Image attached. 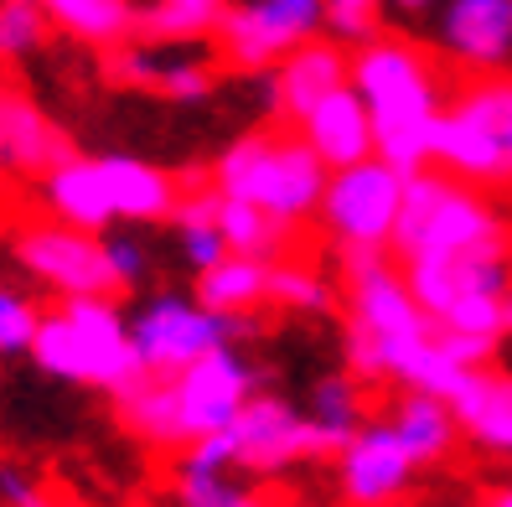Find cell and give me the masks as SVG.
I'll list each match as a JSON object with an SVG mask.
<instances>
[{
  "label": "cell",
  "mask_w": 512,
  "mask_h": 507,
  "mask_svg": "<svg viewBox=\"0 0 512 507\" xmlns=\"http://www.w3.org/2000/svg\"><path fill=\"white\" fill-rule=\"evenodd\" d=\"M352 83L373 109L378 156L388 166H399L404 176L419 171L435 156V119H440L435 73L425 63V52H414L409 42H373L357 52Z\"/></svg>",
  "instance_id": "1"
},
{
  "label": "cell",
  "mask_w": 512,
  "mask_h": 507,
  "mask_svg": "<svg viewBox=\"0 0 512 507\" xmlns=\"http://www.w3.org/2000/svg\"><path fill=\"white\" fill-rule=\"evenodd\" d=\"M182 502H192V507H244L249 497L238 492V487H228L218 471L187 466V471H182Z\"/></svg>",
  "instance_id": "31"
},
{
  "label": "cell",
  "mask_w": 512,
  "mask_h": 507,
  "mask_svg": "<svg viewBox=\"0 0 512 507\" xmlns=\"http://www.w3.org/2000/svg\"><path fill=\"white\" fill-rule=\"evenodd\" d=\"M492 233H502V223L481 192L445 182V176H430V171L404 176V202H399V223H394V244L404 259L471 249Z\"/></svg>",
  "instance_id": "4"
},
{
  "label": "cell",
  "mask_w": 512,
  "mask_h": 507,
  "mask_svg": "<svg viewBox=\"0 0 512 507\" xmlns=\"http://www.w3.org/2000/svg\"><path fill=\"white\" fill-rule=\"evenodd\" d=\"M202 306L218 311V316H244L254 301L269 295V270L264 259L254 254H223L218 264H207L202 270Z\"/></svg>",
  "instance_id": "20"
},
{
  "label": "cell",
  "mask_w": 512,
  "mask_h": 507,
  "mask_svg": "<svg viewBox=\"0 0 512 507\" xmlns=\"http://www.w3.org/2000/svg\"><path fill=\"white\" fill-rule=\"evenodd\" d=\"M414 456L404 451L399 430H363L342 445V492L352 502H388L409 487Z\"/></svg>",
  "instance_id": "13"
},
{
  "label": "cell",
  "mask_w": 512,
  "mask_h": 507,
  "mask_svg": "<svg viewBox=\"0 0 512 507\" xmlns=\"http://www.w3.org/2000/svg\"><path fill=\"white\" fill-rule=\"evenodd\" d=\"M399 6H409V11H425V6H430V0H399Z\"/></svg>",
  "instance_id": "39"
},
{
  "label": "cell",
  "mask_w": 512,
  "mask_h": 507,
  "mask_svg": "<svg viewBox=\"0 0 512 507\" xmlns=\"http://www.w3.org/2000/svg\"><path fill=\"white\" fill-rule=\"evenodd\" d=\"M32 352L57 378L109 383V389H125L130 378H140L135 337H125V321L104 295H73L63 311L42 316L32 332Z\"/></svg>",
  "instance_id": "2"
},
{
  "label": "cell",
  "mask_w": 512,
  "mask_h": 507,
  "mask_svg": "<svg viewBox=\"0 0 512 507\" xmlns=\"http://www.w3.org/2000/svg\"><path fill=\"white\" fill-rule=\"evenodd\" d=\"M394 430L404 440V451L414 456V466L419 461H440L450 451V440H456V414L445 409V399L414 389V399H404V409H399Z\"/></svg>",
  "instance_id": "23"
},
{
  "label": "cell",
  "mask_w": 512,
  "mask_h": 507,
  "mask_svg": "<svg viewBox=\"0 0 512 507\" xmlns=\"http://www.w3.org/2000/svg\"><path fill=\"white\" fill-rule=\"evenodd\" d=\"M269 295L290 311H321L331 301L326 280L316 270H306V264H280V270H269Z\"/></svg>",
  "instance_id": "29"
},
{
  "label": "cell",
  "mask_w": 512,
  "mask_h": 507,
  "mask_svg": "<svg viewBox=\"0 0 512 507\" xmlns=\"http://www.w3.org/2000/svg\"><path fill=\"white\" fill-rule=\"evenodd\" d=\"M47 37V6L42 0H0V57H21L42 47Z\"/></svg>",
  "instance_id": "28"
},
{
  "label": "cell",
  "mask_w": 512,
  "mask_h": 507,
  "mask_svg": "<svg viewBox=\"0 0 512 507\" xmlns=\"http://www.w3.org/2000/svg\"><path fill=\"white\" fill-rule=\"evenodd\" d=\"M254 326L228 321L207 306H187V301H156L140 321H135V357L140 373L156 378H176L187 363H197L202 352H213L223 337H249Z\"/></svg>",
  "instance_id": "7"
},
{
  "label": "cell",
  "mask_w": 512,
  "mask_h": 507,
  "mask_svg": "<svg viewBox=\"0 0 512 507\" xmlns=\"http://www.w3.org/2000/svg\"><path fill=\"white\" fill-rule=\"evenodd\" d=\"M445 47L471 68H502L512 57V0H450Z\"/></svg>",
  "instance_id": "14"
},
{
  "label": "cell",
  "mask_w": 512,
  "mask_h": 507,
  "mask_svg": "<svg viewBox=\"0 0 512 507\" xmlns=\"http://www.w3.org/2000/svg\"><path fill=\"white\" fill-rule=\"evenodd\" d=\"M450 414L466 425L471 440H481L487 451L512 456V378L471 368L466 383L450 394Z\"/></svg>",
  "instance_id": "15"
},
{
  "label": "cell",
  "mask_w": 512,
  "mask_h": 507,
  "mask_svg": "<svg viewBox=\"0 0 512 507\" xmlns=\"http://www.w3.org/2000/svg\"><path fill=\"white\" fill-rule=\"evenodd\" d=\"M114 73L125 78V83H135V88H150V94H171V99H197V94H207V83H213V73H207L202 63L166 57L161 47L114 57Z\"/></svg>",
  "instance_id": "22"
},
{
  "label": "cell",
  "mask_w": 512,
  "mask_h": 507,
  "mask_svg": "<svg viewBox=\"0 0 512 507\" xmlns=\"http://www.w3.org/2000/svg\"><path fill=\"white\" fill-rule=\"evenodd\" d=\"M497 502H502V507H512V487H507V492H502V497H497Z\"/></svg>",
  "instance_id": "40"
},
{
  "label": "cell",
  "mask_w": 512,
  "mask_h": 507,
  "mask_svg": "<svg viewBox=\"0 0 512 507\" xmlns=\"http://www.w3.org/2000/svg\"><path fill=\"white\" fill-rule=\"evenodd\" d=\"M300 125H306V140L311 151L326 161V166H352L373 156V109L368 99L357 94V88H331L326 99H316L306 114H300Z\"/></svg>",
  "instance_id": "12"
},
{
  "label": "cell",
  "mask_w": 512,
  "mask_h": 507,
  "mask_svg": "<svg viewBox=\"0 0 512 507\" xmlns=\"http://www.w3.org/2000/svg\"><path fill=\"white\" fill-rule=\"evenodd\" d=\"M440 321H445V326H461V332H487V337H497L512 316H507V301H502L497 290H471V295H461V301H450Z\"/></svg>",
  "instance_id": "30"
},
{
  "label": "cell",
  "mask_w": 512,
  "mask_h": 507,
  "mask_svg": "<svg viewBox=\"0 0 512 507\" xmlns=\"http://www.w3.org/2000/svg\"><path fill=\"white\" fill-rule=\"evenodd\" d=\"M125 420L156 445H182L187 425H182V399H176V383L171 378H130L125 389Z\"/></svg>",
  "instance_id": "21"
},
{
  "label": "cell",
  "mask_w": 512,
  "mask_h": 507,
  "mask_svg": "<svg viewBox=\"0 0 512 507\" xmlns=\"http://www.w3.org/2000/svg\"><path fill=\"white\" fill-rule=\"evenodd\" d=\"M435 342L456 357L461 368H481V363L492 357V347H497V337H487V332H461V326H445Z\"/></svg>",
  "instance_id": "35"
},
{
  "label": "cell",
  "mask_w": 512,
  "mask_h": 507,
  "mask_svg": "<svg viewBox=\"0 0 512 507\" xmlns=\"http://www.w3.org/2000/svg\"><path fill=\"white\" fill-rule=\"evenodd\" d=\"M52 21H63L73 37L83 42H125L135 32V6L130 0H42Z\"/></svg>",
  "instance_id": "24"
},
{
  "label": "cell",
  "mask_w": 512,
  "mask_h": 507,
  "mask_svg": "<svg viewBox=\"0 0 512 507\" xmlns=\"http://www.w3.org/2000/svg\"><path fill=\"white\" fill-rule=\"evenodd\" d=\"M321 6H326V21L337 37L363 42L378 32V0H321Z\"/></svg>",
  "instance_id": "33"
},
{
  "label": "cell",
  "mask_w": 512,
  "mask_h": 507,
  "mask_svg": "<svg viewBox=\"0 0 512 507\" xmlns=\"http://www.w3.org/2000/svg\"><path fill=\"white\" fill-rule=\"evenodd\" d=\"M249 394H254V368L238 363L233 352H223V342L213 352H202L197 363H187L176 373V399H182L187 440L233 425V414L249 404Z\"/></svg>",
  "instance_id": "11"
},
{
  "label": "cell",
  "mask_w": 512,
  "mask_h": 507,
  "mask_svg": "<svg viewBox=\"0 0 512 507\" xmlns=\"http://www.w3.org/2000/svg\"><path fill=\"white\" fill-rule=\"evenodd\" d=\"M0 161L26 166V171H47L57 161H68V140L57 135L26 99L0 94Z\"/></svg>",
  "instance_id": "17"
},
{
  "label": "cell",
  "mask_w": 512,
  "mask_h": 507,
  "mask_svg": "<svg viewBox=\"0 0 512 507\" xmlns=\"http://www.w3.org/2000/svg\"><path fill=\"white\" fill-rule=\"evenodd\" d=\"M47 207L63 223L83 228V233H99L114 218V202H109V182H104V166H88V161H57L47 176Z\"/></svg>",
  "instance_id": "16"
},
{
  "label": "cell",
  "mask_w": 512,
  "mask_h": 507,
  "mask_svg": "<svg viewBox=\"0 0 512 507\" xmlns=\"http://www.w3.org/2000/svg\"><path fill=\"white\" fill-rule=\"evenodd\" d=\"M507 316H512V306H507Z\"/></svg>",
  "instance_id": "41"
},
{
  "label": "cell",
  "mask_w": 512,
  "mask_h": 507,
  "mask_svg": "<svg viewBox=\"0 0 512 507\" xmlns=\"http://www.w3.org/2000/svg\"><path fill=\"white\" fill-rule=\"evenodd\" d=\"M99 166H104V182H109L114 218H166V213H176V187L156 166L130 161V156H109Z\"/></svg>",
  "instance_id": "19"
},
{
  "label": "cell",
  "mask_w": 512,
  "mask_h": 507,
  "mask_svg": "<svg viewBox=\"0 0 512 507\" xmlns=\"http://www.w3.org/2000/svg\"><path fill=\"white\" fill-rule=\"evenodd\" d=\"M347 83V57L337 47H326V42H306V47H295L290 52V63L280 73V88H275V99L285 114H306L316 99H326L331 88H342Z\"/></svg>",
  "instance_id": "18"
},
{
  "label": "cell",
  "mask_w": 512,
  "mask_h": 507,
  "mask_svg": "<svg viewBox=\"0 0 512 507\" xmlns=\"http://www.w3.org/2000/svg\"><path fill=\"white\" fill-rule=\"evenodd\" d=\"M37 311L32 301H21L16 290H0V352H21L32 347V332H37Z\"/></svg>",
  "instance_id": "32"
},
{
  "label": "cell",
  "mask_w": 512,
  "mask_h": 507,
  "mask_svg": "<svg viewBox=\"0 0 512 507\" xmlns=\"http://www.w3.org/2000/svg\"><path fill=\"white\" fill-rule=\"evenodd\" d=\"M233 445L249 471H280L300 456H326V451H342V445L352 440V430L342 425H326V420H300V414H290V404L280 399H254L233 414Z\"/></svg>",
  "instance_id": "6"
},
{
  "label": "cell",
  "mask_w": 512,
  "mask_h": 507,
  "mask_svg": "<svg viewBox=\"0 0 512 507\" xmlns=\"http://www.w3.org/2000/svg\"><path fill=\"white\" fill-rule=\"evenodd\" d=\"M352 414H357V389H352V383H347V378L321 383V389H316V420L352 430Z\"/></svg>",
  "instance_id": "34"
},
{
  "label": "cell",
  "mask_w": 512,
  "mask_h": 507,
  "mask_svg": "<svg viewBox=\"0 0 512 507\" xmlns=\"http://www.w3.org/2000/svg\"><path fill=\"white\" fill-rule=\"evenodd\" d=\"M394 373H399L404 383H414L419 394H435V399H445V404H450V394H456L461 383H466V373H471V368H461L456 357H450L435 337H425V342H414V347L399 357Z\"/></svg>",
  "instance_id": "26"
},
{
  "label": "cell",
  "mask_w": 512,
  "mask_h": 507,
  "mask_svg": "<svg viewBox=\"0 0 512 507\" xmlns=\"http://www.w3.org/2000/svg\"><path fill=\"white\" fill-rule=\"evenodd\" d=\"M104 249H109V264H114L119 285L135 280V275L145 270V254H140V244H130V238H114V244H104Z\"/></svg>",
  "instance_id": "36"
},
{
  "label": "cell",
  "mask_w": 512,
  "mask_h": 507,
  "mask_svg": "<svg viewBox=\"0 0 512 507\" xmlns=\"http://www.w3.org/2000/svg\"><path fill=\"white\" fill-rule=\"evenodd\" d=\"M414 301L425 306V316H445L450 301H461L471 290H507L512 285V254L507 238L492 233L471 249H450V254H414L409 259V280Z\"/></svg>",
  "instance_id": "8"
},
{
  "label": "cell",
  "mask_w": 512,
  "mask_h": 507,
  "mask_svg": "<svg viewBox=\"0 0 512 507\" xmlns=\"http://www.w3.org/2000/svg\"><path fill=\"white\" fill-rule=\"evenodd\" d=\"M399 202H404V171L388 166L383 156H363L352 166H337V176L321 192V213L326 228L342 244H388L399 223Z\"/></svg>",
  "instance_id": "5"
},
{
  "label": "cell",
  "mask_w": 512,
  "mask_h": 507,
  "mask_svg": "<svg viewBox=\"0 0 512 507\" xmlns=\"http://www.w3.org/2000/svg\"><path fill=\"white\" fill-rule=\"evenodd\" d=\"M461 114H471L481 130H487V140L502 151L507 171H512V83L507 78H492V83H476L466 88V94L456 99Z\"/></svg>",
  "instance_id": "27"
},
{
  "label": "cell",
  "mask_w": 512,
  "mask_h": 507,
  "mask_svg": "<svg viewBox=\"0 0 512 507\" xmlns=\"http://www.w3.org/2000/svg\"><path fill=\"white\" fill-rule=\"evenodd\" d=\"M223 197H249L280 223H300L321 207L326 192V161L311 151V140L290 135H249L218 161Z\"/></svg>",
  "instance_id": "3"
},
{
  "label": "cell",
  "mask_w": 512,
  "mask_h": 507,
  "mask_svg": "<svg viewBox=\"0 0 512 507\" xmlns=\"http://www.w3.org/2000/svg\"><path fill=\"white\" fill-rule=\"evenodd\" d=\"M0 497H11V502H21V507L47 502V497H42V487H37V482H26V476H21V471H11V466H0Z\"/></svg>",
  "instance_id": "37"
},
{
  "label": "cell",
  "mask_w": 512,
  "mask_h": 507,
  "mask_svg": "<svg viewBox=\"0 0 512 507\" xmlns=\"http://www.w3.org/2000/svg\"><path fill=\"white\" fill-rule=\"evenodd\" d=\"M218 228H223V244L233 249V254H254V259H264V254H275L280 249V218L275 213H264L259 202H249V197H223L218 202Z\"/></svg>",
  "instance_id": "25"
},
{
  "label": "cell",
  "mask_w": 512,
  "mask_h": 507,
  "mask_svg": "<svg viewBox=\"0 0 512 507\" xmlns=\"http://www.w3.org/2000/svg\"><path fill=\"white\" fill-rule=\"evenodd\" d=\"M321 16V0H254V6L223 16V57L233 68H264L269 57L311 42Z\"/></svg>",
  "instance_id": "10"
},
{
  "label": "cell",
  "mask_w": 512,
  "mask_h": 507,
  "mask_svg": "<svg viewBox=\"0 0 512 507\" xmlns=\"http://www.w3.org/2000/svg\"><path fill=\"white\" fill-rule=\"evenodd\" d=\"M166 6H192V11H207V16H223V0H166Z\"/></svg>",
  "instance_id": "38"
},
{
  "label": "cell",
  "mask_w": 512,
  "mask_h": 507,
  "mask_svg": "<svg viewBox=\"0 0 512 507\" xmlns=\"http://www.w3.org/2000/svg\"><path fill=\"white\" fill-rule=\"evenodd\" d=\"M16 259L32 270L37 280L68 290V295H109L119 285L114 264H109V249L94 244L83 228L73 223H42V228H26L16 238Z\"/></svg>",
  "instance_id": "9"
}]
</instances>
